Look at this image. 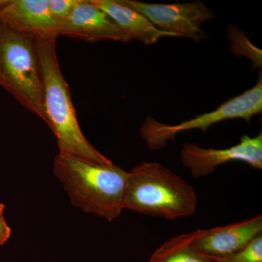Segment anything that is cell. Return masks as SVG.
Here are the masks:
<instances>
[{"label": "cell", "instance_id": "1", "mask_svg": "<svg viewBox=\"0 0 262 262\" xmlns=\"http://www.w3.org/2000/svg\"><path fill=\"white\" fill-rule=\"evenodd\" d=\"M53 173L63 184L74 206L108 222L120 215L128 172L113 163L101 164L60 153Z\"/></svg>", "mask_w": 262, "mask_h": 262}, {"label": "cell", "instance_id": "2", "mask_svg": "<svg viewBox=\"0 0 262 262\" xmlns=\"http://www.w3.org/2000/svg\"><path fill=\"white\" fill-rule=\"evenodd\" d=\"M56 41V39H36L46 122L56 137L59 152L96 163H113L86 139L81 130L70 88L60 68Z\"/></svg>", "mask_w": 262, "mask_h": 262}, {"label": "cell", "instance_id": "3", "mask_svg": "<svg viewBox=\"0 0 262 262\" xmlns=\"http://www.w3.org/2000/svg\"><path fill=\"white\" fill-rule=\"evenodd\" d=\"M196 207L193 186L159 163L145 162L127 174L124 209L176 220L194 214Z\"/></svg>", "mask_w": 262, "mask_h": 262}, {"label": "cell", "instance_id": "4", "mask_svg": "<svg viewBox=\"0 0 262 262\" xmlns=\"http://www.w3.org/2000/svg\"><path fill=\"white\" fill-rule=\"evenodd\" d=\"M0 85L46 122L36 38L0 22Z\"/></svg>", "mask_w": 262, "mask_h": 262}, {"label": "cell", "instance_id": "5", "mask_svg": "<svg viewBox=\"0 0 262 262\" xmlns=\"http://www.w3.org/2000/svg\"><path fill=\"white\" fill-rule=\"evenodd\" d=\"M261 112L262 80L260 77L256 85L244 94L222 103L213 111L198 115L178 125H166L147 116L141 125L140 134L150 149L159 150L165 147L168 141L173 140L179 133L194 129L206 133L214 124L233 119H244L249 122Z\"/></svg>", "mask_w": 262, "mask_h": 262}, {"label": "cell", "instance_id": "6", "mask_svg": "<svg viewBox=\"0 0 262 262\" xmlns=\"http://www.w3.org/2000/svg\"><path fill=\"white\" fill-rule=\"evenodd\" d=\"M122 4L139 12L149 19L157 28L176 34L177 37L189 38L196 42L206 37L202 26L214 18L213 12L203 2L151 4L136 0H120Z\"/></svg>", "mask_w": 262, "mask_h": 262}, {"label": "cell", "instance_id": "7", "mask_svg": "<svg viewBox=\"0 0 262 262\" xmlns=\"http://www.w3.org/2000/svg\"><path fill=\"white\" fill-rule=\"evenodd\" d=\"M181 160L194 178L206 177L229 162H244L253 168L261 169L262 133L255 137L242 136L238 144L227 149H206L196 144L184 143Z\"/></svg>", "mask_w": 262, "mask_h": 262}, {"label": "cell", "instance_id": "8", "mask_svg": "<svg viewBox=\"0 0 262 262\" xmlns=\"http://www.w3.org/2000/svg\"><path fill=\"white\" fill-rule=\"evenodd\" d=\"M0 22L36 39L58 36L59 24L50 13L48 0H0Z\"/></svg>", "mask_w": 262, "mask_h": 262}, {"label": "cell", "instance_id": "9", "mask_svg": "<svg viewBox=\"0 0 262 262\" xmlns=\"http://www.w3.org/2000/svg\"><path fill=\"white\" fill-rule=\"evenodd\" d=\"M58 35L91 42L112 40L127 43L131 40L110 16L95 6L91 0H82L59 24Z\"/></svg>", "mask_w": 262, "mask_h": 262}, {"label": "cell", "instance_id": "10", "mask_svg": "<svg viewBox=\"0 0 262 262\" xmlns=\"http://www.w3.org/2000/svg\"><path fill=\"white\" fill-rule=\"evenodd\" d=\"M262 232L261 215L223 227L196 229L194 248L210 257L220 259L237 252Z\"/></svg>", "mask_w": 262, "mask_h": 262}, {"label": "cell", "instance_id": "11", "mask_svg": "<svg viewBox=\"0 0 262 262\" xmlns=\"http://www.w3.org/2000/svg\"><path fill=\"white\" fill-rule=\"evenodd\" d=\"M91 1L106 13L130 39H139L146 46H150L161 38L177 37L176 34L157 28L145 15L122 4L120 0Z\"/></svg>", "mask_w": 262, "mask_h": 262}, {"label": "cell", "instance_id": "12", "mask_svg": "<svg viewBox=\"0 0 262 262\" xmlns=\"http://www.w3.org/2000/svg\"><path fill=\"white\" fill-rule=\"evenodd\" d=\"M196 234V230L168 239L152 253L149 262H219L194 248Z\"/></svg>", "mask_w": 262, "mask_h": 262}, {"label": "cell", "instance_id": "13", "mask_svg": "<svg viewBox=\"0 0 262 262\" xmlns=\"http://www.w3.org/2000/svg\"><path fill=\"white\" fill-rule=\"evenodd\" d=\"M218 260L219 262H262V234L237 252Z\"/></svg>", "mask_w": 262, "mask_h": 262}, {"label": "cell", "instance_id": "14", "mask_svg": "<svg viewBox=\"0 0 262 262\" xmlns=\"http://www.w3.org/2000/svg\"><path fill=\"white\" fill-rule=\"evenodd\" d=\"M82 0H48V8L53 18L58 24L64 20Z\"/></svg>", "mask_w": 262, "mask_h": 262}, {"label": "cell", "instance_id": "15", "mask_svg": "<svg viewBox=\"0 0 262 262\" xmlns=\"http://www.w3.org/2000/svg\"><path fill=\"white\" fill-rule=\"evenodd\" d=\"M5 206L0 203V246L5 244L11 235V229L7 224L4 217Z\"/></svg>", "mask_w": 262, "mask_h": 262}]
</instances>
